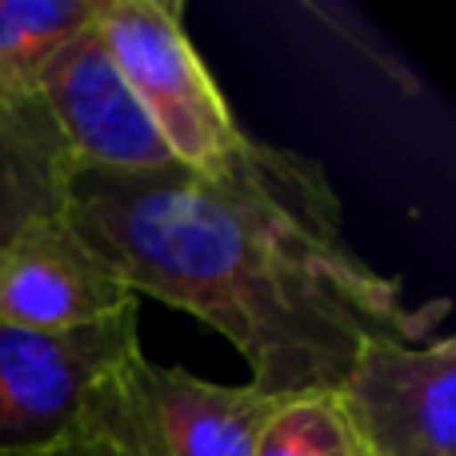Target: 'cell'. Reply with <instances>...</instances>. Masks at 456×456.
<instances>
[{
  "label": "cell",
  "mask_w": 456,
  "mask_h": 456,
  "mask_svg": "<svg viewBox=\"0 0 456 456\" xmlns=\"http://www.w3.org/2000/svg\"><path fill=\"white\" fill-rule=\"evenodd\" d=\"M276 409L281 396L216 385L136 348L85 393L77 433L117 456H252Z\"/></svg>",
  "instance_id": "obj_2"
},
{
  "label": "cell",
  "mask_w": 456,
  "mask_h": 456,
  "mask_svg": "<svg viewBox=\"0 0 456 456\" xmlns=\"http://www.w3.org/2000/svg\"><path fill=\"white\" fill-rule=\"evenodd\" d=\"M32 456H117V452L104 449L101 441H93V436H85V433H72V436H64L61 444H53V449H45V452H32Z\"/></svg>",
  "instance_id": "obj_11"
},
{
  "label": "cell",
  "mask_w": 456,
  "mask_h": 456,
  "mask_svg": "<svg viewBox=\"0 0 456 456\" xmlns=\"http://www.w3.org/2000/svg\"><path fill=\"white\" fill-rule=\"evenodd\" d=\"M40 101L77 168L149 173L176 165L136 96L128 93L96 24L53 56L40 77Z\"/></svg>",
  "instance_id": "obj_7"
},
{
  "label": "cell",
  "mask_w": 456,
  "mask_h": 456,
  "mask_svg": "<svg viewBox=\"0 0 456 456\" xmlns=\"http://www.w3.org/2000/svg\"><path fill=\"white\" fill-rule=\"evenodd\" d=\"M77 173L40 96H0V248L28 224L64 213Z\"/></svg>",
  "instance_id": "obj_8"
},
{
  "label": "cell",
  "mask_w": 456,
  "mask_h": 456,
  "mask_svg": "<svg viewBox=\"0 0 456 456\" xmlns=\"http://www.w3.org/2000/svg\"><path fill=\"white\" fill-rule=\"evenodd\" d=\"M141 348V305L72 332L0 324V456H32L77 433L85 393Z\"/></svg>",
  "instance_id": "obj_4"
},
{
  "label": "cell",
  "mask_w": 456,
  "mask_h": 456,
  "mask_svg": "<svg viewBox=\"0 0 456 456\" xmlns=\"http://www.w3.org/2000/svg\"><path fill=\"white\" fill-rule=\"evenodd\" d=\"M96 32L181 168L216 173L244 144L248 133L189 40L181 0H104Z\"/></svg>",
  "instance_id": "obj_3"
},
{
  "label": "cell",
  "mask_w": 456,
  "mask_h": 456,
  "mask_svg": "<svg viewBox=\"0 0 456 456\" xmlns=\"http://www.w3.org/2000/svg\"><path fill=\"white\" fill-rule=\"evenodd\" d=\"M252 456H364L337 393H305L281 401Z\"/></svg>",
  "instance_id": "obj_10"
},
{
  "label": "cell",
  "mask_w": 456,
  "mask_h": 456,
  "mask_svg": "<svg viewBox=\"0 0 456 456\" xmlns=\"http://www.w3.org/2000/svg\"><path fill=\"white\" fill-rule=\"evenodd\" d=\"M104 0H0V96H40V77L64 45L101 20Z\"/></svg>",
  "instance_id": "obj_9"
},
{
  "label": "cell",
  "mask_w": 456,
  "mask_h": 456,
  "mask_svg": "<svg viewBox=\"0 0 456 456\" xmlns=\"http://www.w3.org/2000/svg\"><path fill=\"white\" fill-rule=\"evenodd\" d=\"M337 401L364 456H456V340H372Z\"/></svg>",
  "instance_id": "obj_5"
},
{
  "label": "cell",
  "mask_w": 456,
  "mask_h": 456,
  "mask_svg": "<svg viewBox=\"0 0 456 456\" xmlns=\"http://www.w3.org/2000/svg\"><path fill=\"white\" fill-rule=\"evenodd\" d=\"M136 305L141 297L64 213L28 224L0 248V324L72 332Z\"/></svg>",
  "instance_id": "obj_6"
},
{
  "label": "cell",
  "mask_w": 456,
  "mask_h": 456,
  "mask_svg": "<svg viewBox=\"0 0 456 456\" xmlns=\"http://www.w3.org/2000/svg\"><path fill=\"white\" fill-rule=\"evenodd\" d=\"M64 221L136 297L197 316L268 396L337 393L372 340H428L449 313L404 305L348 244L340 200L305 152L244 136L216 173L77 168Z\"/></svg>",
  "instance_id": "obj_1"
}]
</instances>
